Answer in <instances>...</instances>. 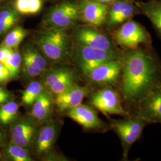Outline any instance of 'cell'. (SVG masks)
<instances>
[{
	"label": "cell",
	"instance_id": "7a4b0ae2",
	"mask_svg": "<svg viewBox=\"0 0 161 161\" xmlns=\"http://www.w3.org/2000/svg\"><path fill=\"white\" fill-rule=\"evenodd\" d=\"M147 125L149 124L146 121L136 115L112 122L110 127L121 140L124 160H127L131 146L141 138L144 128Z\"/></svg>",
	"mask_w": 161,
	"mask_h": 161
},
{
	"label": "cell",
	"instance_id": "4316f807",
	"mask_svg": "<svg viewBox=\"0 0 161 161\" xmlns=\"http://www.w3.org/2000/svg\"><path fill=\"white\" fill-rule=\"evenodd\" d=\"M76 80V76L73 75L71 76L64 78V80L58 82L54 84L49 88L47 89L50 94H52L54 96H56L62 92H64L66 90H68L69 87L72 86L75 84Z\"/></svg>",
	"mask_w": 161,
	"mask_h": 161
},
{
	"label": "cell",
	"instance_id": "ffe728a7",
	"mask_svg": "<svg viewBox=\"0 0 161 161\" xmlns=\"http://www.w3.org/2000/svg\"><path fill=\"white\" fill-rule=\"evenodd\" d=\"M44 86L38 80L32 81L24 90L22 96V102L25 106H31L44 90Z\"/></svg>",
	"mask_w": 161,
	"mask_h": 161
},
{
	"label": "cell",
	"instance_id": "4fadbf2b",
	"mask_svg": "<svg viewBox=\"0 0 161 161\" xmlns=\"http://www.w3.org/2000/svg\"><path fill=\"white\" fill-rule=\"evenodd\" d=\"M80 9L83 20L92 26H101L107 20L109 8L104 4L92 0H82Z\"/></svg>",
	"mask_w": 161,
	"mask_h": 161
},
{
	"label": "cell",
	"instance_id": "d6a6232c",
	"mask_svg": "<svg viewBox=\"0 0 161 161\" xmlns=\"http://www.w3.org/2000/svg\"><path fill=\"white\" fill-rule=\"evenodd\" d=\"M94 1H96L98 3H102V4H106V3H114V1H115L116 0H92Z\"/></svg>",
	"mask_w": 161,
	"mask_h": 161
},
{
	"label": "cell",
	"instance_id": "9a60e30c",
	"mask_svg": "<svg viewBox=\"0 0 161 161\" xmlns=\"http://www.w3.org/2000/svg\"><path fill=\"white\" fill-rule=\"evenodd\" d=\"M90 92L87 86H80L75 83L64 92L55 96L54 103L59 110L70 109L82 104Z\"/></svg>",
	"mask_w": 161,
	"mask_h": 161
},
{
	"label": "cell",
	"instance_id": "ac0fdd59",
	"mask_svg": "<svg viewBox=\"0 0 161 161\" xmlns=\"http://www.w3.org/2000/svg\"><path fill=\"white\" fill-rule=\"evenodd\" d=\"M53 99L50 92L44 90L32 104L31 116L35 121L44 122L52 114Z\"/></svg>",
	"mask_w": 161,
	"mask_h": 161
},
{
	"label": "cell",
	"instance_id": "836d02e7",
	"mask_svg": "<svg viewBox=\"0 0 161 161\" xmlns=\"http://www.w3.org/2000/svg\"><path fill=\"white\" fill-rule=\"evenodd\" d=\"M4 142V136L2 130L0 128V147L2 146V144H3Z\"/></svg>",
	"mask_w": 161,
	"mask_h": 161
},
{
	"label": "cell",
	"instance_id": "cb8c5ba5",
	"mask_svg": "<svg viewBox=\"0 0 161 161\" xmlns=\"http://www.w3.org/2000/svg\"><path fill=\"white\" fill-rule=\"evenodd\" d=\"M17 13L12 8H7L0 12V36L12 28L18 20Z\"/></svg>",
	"mask_w": 161,
	"mask_h": 161
},
{
	"label": "cell",
	"instance_id": "e0dca14e",
	"mask_svg": "<svg viewBox=\"0 0 161 161\" xmlns=\"http://www.w3.org/2000/svg\"><path fill=\"white\" fill-rule=\"evenodd\" d=\"M134 3L140 13L149 19L161 38V0H149L147 2L136 1Z\"/></svg>",
	"mask_w": 161,
	"mask_h": 161
},
{
	"label": "cell",
	"instance_id": "1f68e13d",
	"mask_svg": "<svg viewBox=\"0 0 161 161\" xmlns=\"http://www.w3.org/2000/svg\"><path fill=\"white\" fill-rule=\"evenodd\" d=\"M12 94L3 86H0V106L10 101Z\"/></svg>",
	"mask_w": 161,
	"mask_h": 161
},
{
	"label": "cell",
	"instance_id": "3957f363",
	"mask_svg": "<svg viewBox=\"0 0 161 161\" xmlns=\"http://www.w3.org/2000/svg\"><path fill=\"white\" fill-rule=\"evenodd\" d=\"M115 43L124 50L136 49L143 45L152 46V37L149 32L140 23L132 19L122 23L114 33Z\"/></svg>",
	"mask_w": 161,
	"mask_h": 161
},
{
	"label": "cell",
	"instance_id": "603a6c76",
	"mask_svg": "<svg viewBox=\"0 0 161 161\" xmlns=\"http://www.w3.org/2000/svg\"><path fill=\"white\" fill-rule=\"evenodd\" d=\"M19 106L14 101H9L0 106V124L3 125L10 124L17 116Z\"/></svg>",
	"mask_w": 161,
	"mask_h": 161
},
{
	"label": "cell",
	"instance_id": "6da1fadb",
	"mask_svg": "<svg viewBox=\"0 0 161 161\" xmlns=\"http://www.w3.org/2000/svg\"><path fill=\"white\" fill-rule=\"evenodd\" d=\"M120 90L123 98L136 104L161 84V62L152 52L139 47L121 52Z\"/></svg>",
	"mask_w": 161,
	"mask_h": 161
},
{
	"label": "cell",
	"instance_id": "e575fe53",
	"mask_svg": "<svg viewBox=\"0 0 161 161\" xmlns=\"http://www.w3.org/2000/svg\"><path fill=\"white\" fill-rule=\"evenodd\" d=\"M0 1H1V0H0Z\"/></svg>",
	"mask_w": 161,
	"mask_h": 161
},
{
	"label": "cell",
	"instance_id": "277c9868",
	"mask_svg": "<svg viewBox=\"0 0 161 161\" xmlns=\"http://www.w3.org/2000/svg\"><path fill=\"white\" fill-rule=\"evenodd\" d=\"M121 52L104 50L78 46L75 49L74 60L77 67L84 75L101 64L120 58Z\"/></svg>",
	"mask_w": 161,
	"mask_h": 161
},
{
	"label": "cell",
	"instance_id": "7c38bea8",
	"mask_svg": "<svg viewBox=\"0 0 161 161\" xmlns=\"http://www.w3.org/2000/svg\"><path fill=\"white\" fill-rule=\"evenodd\" d=\"M141 14L133 0H116L109 10L108 23L117 26L132 19L135 15Z\"/></svg>",
	"mask_w": 161,
	"mask_h": 161
},
{
	"label": "cell",
	"instance_id": "2e32d148",
	"mask_svg": "<svg viewBox=\"0 0 161 161\" xmlns=\"http://www.w3.org/2000/svg\"><path fill=\"white\" fill-rule=\"evenodd\" d=\"M58 126L55 123L48 122L44 125L37 134L35 150L38 155H42L52 149L58 135Z\"/></svg>",
	"mask_w": 161,
	"mask_h": 161
},
{
	"label": "cell",
	"instance_id": "8fae6325",
	"mask_svg": "<svg viewBox=\"0 0 161 161\" xmlns=\"http://www.w3.org/2000/svg\"><path fill=\"white\" fill-rule=\"evenodd\" d=\"M10 129L11 142L28 148L31 146L35 136L36 125L27 118L15 119L12 122Z\"/></svg>",
	"mask_w": 161,
	"mask_h": 161
},
{
	"label": "cell",
	"instance_id": "5bb4252c",
	"mask_svg": "<svg viewBox=\"0 0 161 161\" xmlns=\"http://www.w3.org/2000/svg\"><path fill=\"white\" fill-rule=\"evenodd\" d=\"M78 17V7L66 3L54 8L49 15L48 20L54 28L64 29L73 25Z\"/></svg>",
	"mask_w": 161,
	"mask_h": 161
},
{
	"label": "cell",
	"instance_id": "ba28073f",
	"mask_svg": "<svg viewBox=\"0 0 161 161\" xmlns=\"http://www.w3.org/2000/svg\"><path fill=\"white\" fill-rule=\"evenodd\" d=\"M122 64L120 58L101 64L86 75L94 85L110 86L116 85L121 78Z\"/></svg>",
	"mask_w": 161,
	"mask_h": 161
},
{
	"label": "cell",
	"instance_id": "83f0119b",
	"mask_svg": "<svg viewBox=\"0 0 161 161\" xmlns=\"http://www.w3.org/2000/svg\"><path fill=\"white\" fill-rule=\"evenodd\" d=\"M13 49L1 45L0 46V62L4 64L6 61L11 57Z\"/></svg>",
	"mask_w": 161,
	"mask_h": 161
},
{
	"label": "cell",
	"instance_id": "484cf974",
	"mask_svg": "<svg viewBox=\"0 0 161 161\" xmlns=\"http://www.w3.org/2000/svg\"><path fill=\"white\" fill-rule=\"evenodd\" d=\"M22 57L17 50H13L11 57L4 64L10 72V80L17 78L22 67Z\"/></svg>",
	"mask_w": 161,
	"mask_h": 161
},
{
	"label": "cell",
	"instance_id": "d4e9b609",
	"mask_svg": "<svg viewBox=\"0 0 161 161\" xmlns=\"http://www.w3.org/2000/svg\"><path fill=\"white\" fill-rule=\"evenodd\" d=\"M26 35V31L20 26H18L6 35L2 45L12 49L16 48Z\"/></svg>",
	"mask_w": 161,
	"mask_h": 161
},
{
	"label": "cell",
	"instance_id": "52a82bcc",
	"mask_svg": "<svg viewBox=\"0 0 161 161\" xmlns=\"http://www.w3.org/2000/svg\"><path fill=\"white\" fill-rule=\"evenodd\" d=\"M135 115L150 124H161V84L153 87L137 103Z\"/></svg>",
	"mask_w": 161,
	"mask_h": 161
},
{
	"label": "cell",
	"instance_id": "d6986e66",
	"mask_svg": "<svg viewBox=\"0 0 161 161\" xmlns=\"http://www.w3.org/2000/svg\"><path fill=\"white\" fill-rule=\"evenodd\" d=\"M4 155L8 160L12 161H31L32 158L26 148L10 142L4 149Z\"/></svg>",
	"mask_w": 161,
	"mask_h": 161
},
{
	"label": "cell",
	"instance_id": "4dcf8cb0",
	"mask_svg": "<svg viewBox=\"0 0 161 161\" xmlns=\"http://www.w3.org/2000/svg\"><path fill=\"white\" fill-rule=\"evenodd\" d=\"M10 80V72L6 66L0 62V84L5 83Z\"/></svg>",
	"mask_w": 161,
	"mask_h": 161
},
{
	"label": "cell",
	"instance_id": "9c48e42d",
	"mask_svg": "<svg viewBox=\"0 0 161 161\" xmlns=\"http://www.w3.org/2000/svg\"><path fill=\"white\" fill-rule=\"evenodd\" d=\"M67 110L69 118L86 130L103 131L106 128V124L99 118L96 111L90 106L80 104Z\"/></svg>",
	"mask_w": 161,
	"mask_h": 161
},
{
	"label": "cell",
	"instance_id": "7402d4cb",
	"mask_svg": "<svg viewBox=\"0 0 161 161\" xmlns=\"http://www.w3.org/2000/svg\"><path fill=\"white\" fill-rule=\"evenodd\" d=\"M73 75H75L74 71L69 68H58L53 69L45 76L43 80V85L48 89L54 84Z\"/></svg>",
	"mask_w": 161,
	"mask_h": 161
},
{
	"label": "cell",
	"instance_id": "8992f818",
	"mask_svg": "<svg viewBox=\"0 0 161 161\" xmlns=\"http://www.w3.org/2000/svg\"><path fill=\"white\" fill-rule=\"evenodd\" d=\"M90 104L104 115L124 117L130 115L122 104L119 93L110 86L101 88L94 93L90 99Z\"/></svg>",
	"mask_w": 161,
	"mask_h": 161
},
{
	"label": "cell",
	"instance_id": "f546056e",
	"mask_svg": "<svg viewBox=\"0 0 161 161\" xmlns=\"http://www.w3.org/2000/svg\"><path fill=\"white\" fill-rule=\"evenodd\" d=\"M15 6L17 12L22 14H29L28 0H16Z\"/></svg>",
	"mask_w": 161,
	"mask_h": 161
},
{
	"label": "cell",
	"instance_id": "5b68a950",
	"mask_svg": "<svg viewBox=\"0 0 161 161\" xmlns=\"http://www.w3.org/2000/svg\"><path fill=\"white\" fill-rule=\"evenodd\" d=\"M37 43L47 58L57 61L65 58L68 50L69 40L64 29L54 28L42 32Z\"/></svg>",
	"mask_w": 161,
	"mask_h": 161
},
{
	"label": "cell",
	"instance_id": "30bf717a",
	"mask_svg": "<svg viewBox=\"0 0 161 161\" xmlns=\"http://www.w3.org/2000/svg\"><path fill=\"white\" fill-rule=\"evenodd\" d=\"M75 40L80 46L104 50H116L109 38L94 26H84L78 29L75 34Z\"/></svg>",
	"mask_w": 161,
	"mask_h": 161
},
{
	"label": "cell",
	"instance_id": "f1b7e54d",
	"mask_svg": "<svg viewBox=\"0 0 161 161\" xmlns=\"http://www.w3.org/2000/svg\"><path fill=\"white\" fill-rule=\"evenodd\" d=\"M42 7L41 0H28L29 14H35L39 12Z\"/></svg>",
	"mask_w": 161,
	"mask_h": 161
},
{
	"label": "cell",
	"instance_id": "44dd1931",
	"mask_svg": "<svg viewBox=\"0 0 161 161\" xmlns=\"http://www.w3.org/2000/svg\"><path fill=\"white\" fill-rule=\"evenodd\" d=\"M22 57L33 64L44 72L46 69L47 62L44 58L36 48L32 46H27L23 49Z\"/></svg>",
	"mask_w": 161,
	"mask_h": 161
}]
</instances>
